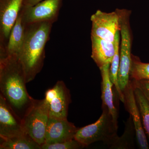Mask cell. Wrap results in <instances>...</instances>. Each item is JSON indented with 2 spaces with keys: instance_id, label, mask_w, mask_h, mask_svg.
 Instances as JSON below:
<instances>
[{
  "instance_id": "1",
  "label": "cell",
  "mask_w": 149,
  "mask_h": 149,
  "mask_svg": "<svg viewBox=\"0 0 149 149\" xmlns=\"http://www.w3.org/2000/svg\"><path fill=\"white\" fill-rule=\"evenodd\" d=\"M26 83L18 56L0 58L1 95L21 119L35 100L27 93Z\"/></svg>"
},
{
  "instance_id": "2",
  "label": "cell",
  "mask_w": 149,
  "mask_h": 149,
  "mask_svg": "<svg viewBox=\"0 0 149 149\" xmlns=\"http://www.w3.org/2000/svg\"><path fill=\"white\" fill-rule=\"evenodd\" d=\"M53 23L26 24L23 45L19 58L24 70L26 83L32 81L42 70L45 58V47Z\"/></svg>"
},
{
  "instance_id": "3",
  "label": "cell",
  "mask_w": 149,
  "mask_h": 149,
  "mask_svg": "<svg viewBox=\"0 0 149 149\" xmlns=\"http://www.w3.org/2000/svg\"><path fill=\"white\" fill-rule=\"evenodd\" d=\"M100 117L94 123L78 128L74 139L85 147L99 141L108 146L118 136V123L106 109H102Z\"/></svg>"
},
{
  "instance_id": "4",
  "label": "cell",
  "mask_w": 149,
  "mask_h": 149,
  "mask_svg": "<svg viewBox=\"0 0 149 149\" xmlns=\"http://www.w3.org/2000/svg\"><path fill=\"white\" fill-rule=\"evenodd\" d=\"M120 19L121 45L120 63L118 72V83L122 93L130 83L132 45V31L130 24L131 11L116 9Z\"/></svg>"
},
{
  "instance_id": "5",
  "label": "cell",
  "mask_w": 149,
  "mask_h": 149,
  "mask_svg": "<svg viewBox=\"0 0 149 149\" xmlns=\"http://www.w3.org/2000/svg\"><path fill=\"white\" fill-rule=\"evenodd\" d=\"M49 112L45 100H34L22 119L24 132L37 143L45 144L49 120Z\"/></svg>"
},
{
  "instance_id": "6",
  "label": "cell",
  "mask_w": 149,
  "mask_h": 149,
  "mask_svg": "<svg viewBox=\"0 0 149 149\" xmlns=\"http://www.w3.org/2000/svg\"><path fill=\"white\" fill-rule=\"evenodd\" d=\"M45 100L49 117L67 118L68 107L71 103L70 92L63 81H57L45 93Z\"/></svg>"
},
{
  "instance_id": "7",
  "label": "cell",
  "mask_w": 149,
  "mask_h": 149,
  "mask_svg": "<svg viewBox=\"0 0 149 149\" xmlns=\"http://www.w3.org/2000/svg\"><path fill=\"white\" fill-rule=\"evenodd\" d=\"M62 0H43L33 6H24L22 9L26 24L41 22L54 24L58 19Z\"/></svg>"
},
{
  "instance_id": "8",
  "label": "cell",
  "mask_w": 149,
  "mask_h": 149,
  "mask_svg": "<svg viewBox=\"0 0 149 149\" xmlns=\"http://www.w3.org/2000/svg\"><path fill=\"white\" fill-rule=\"evenodd\" d=\"M91 36L114 42L116 35L120 31V19L117 10L106 13L97 10L91 17Z\"/></svg>"
},
{
  "instance_id": "9",
  "label": "cell",
  "mask_w": 149,
  "mask_h": 149,
  "mask_svg": "<svg viewBox=\"0 0 149 149\" xmlns=\"http://www.w3.org/2000/svg\"><path fill=\"white\" fill-rule=\"evenodd\" d=\"M24 0H1L0 52H3L11 29L24 6Z\"/></svg>"
},
{
  "instance_id": "10",
  "label": "cell",
  "mask_w": 149,
  "mask_h": 149,
  "mask_svg": "<svg viewBox=\"0 0 149 149\" xmlns=\"http://www.w3.org/2000/svg\"><path fill=\"white\" fill-rule=\"evenodd\" d=\"M25 133L21 118L0 95V138H11Z\"/></svg>"
},
{
  "instance_id": "11",
  "label": "cell",
  "mask_w": 149,
  "mask_h": 149,
  "mask_svg": "<svg viewBox=\"0 0 149 149\" xmlns=\"http://www.w3.org/2000/svg\"><path fill=\"white\" fill-rule=\"evenodd\" d=\"M123 103L125 109L129 113L133 120L139 148L148 149L149 146L148 139L143 127L141 115L136 103L133 86L130 81L129 85L123 91Z\"/></svg>"
},
{
  "instance_id": "12",
  "label": "cell",
  "mask_w": 149,
  "mask_h": 149,
  "mask_svg": "<svg viewBox=\"0 0 149 149\" xmlns=\"http://www.w3.org/2000/svg\"><path fill=\"white\" fill-rule=\"evenodd\" d=\"M78 128L73 123L68 121L67 118L49 117L45 144L56 143L74 139Z\"/></svg>"
},
{
  "instance_id": "13",
  "label": "cell",
  "mask_w": 149,
  "mask_h": 149,
  "mask_svg": "<svg viewBox=\"0 0 149 149\" xmlns=\"http://www.w3.org/2000/svg\"><path fill=\"white\" fill-rule=\"evenodd\" d=\"M110 64H107L100 69L102 77V109H107L115 122L118 123V111L113 102V86L110 78L109 75Z\"/></svg>"
},
{
  "instance_id": "14",
  "label": "cell",
  "mask_w": 149,
  "mask_h": 149,
  "mask_svg": "<svg viewBox=\"0 0 149 149\" xmlns=\"http://www.w3.org/2000/svg\"><path fill=\"white\" fill-rule=\"evenodd\" d=\"M92 42L91 57L100 69L111 64L115 53V43L91 36Z\"/></svg>"
},
{
  "instance_id": "15",
  "label": "cell",
  "mask_w": 149,
  "mask_h": 149,
  "mask_svg": "<svg viewBox=\"0 0 149 149\" xmlns=\"http://www.w3.org/2000/svg\"><path fill=\"white\" fill-rule=\"evenodd\" d=\"M26 25L23 20L21 10L11 29L5 49L0 52V58L19 55L24 41Z\"/></svg>"
},
{
  "instance_id": "16",
  "label": "cell",
  "mask_w": 149,
  "mask_h": 149,
  "mask_svg": "<svg viewBox=\"0 0 149 149\" xmlns=\"http://www.w3.org/2000/svg\"><path fill=\"white\" fill-rule=\"evenodd\" d=\"M136 130L133 120L129 116L125 123L124 133L121 136L118 135L108 146L110 149H129L135 148Z\"/></svg>"
},
{
  "instance_id": "17",
  "label": "cell",
  "mask_w": 149,
  "mask_h": 149,
  "mask_svg": "<svg viewBox=\"0 0 149 149\" xmlns=\"http://www.w3.org/2000/svg\"><path fill=\"white\" fill-rule=\"evenodd\" d=\"M0 139L1 149H42L41 146L26 133L11 138Z\"/></svg>"
},
{
  "instance_id": "18",
  "label": "cell",
  "mask_w": 149,
  "mask_h": 149,
  "mask_svg": "<svg viewBox=\"0 0 149 149\" xmlns=\"http://www.w3.org/2000/svg\"><path fill=\"white\" fill-rule=\"evenodd\" d=\"M120 31H118L115 38V53L110 66L109 75L110 78L117 93L118 96L119 100L123 103V93L120 91L118 83V72L120 63Z\"/></svg>"
},
{
  "instance_id": "19",
  "label": "cell",
  "mask_w": 149,
  "mask_h": 149,
  "mask_svg": "<svg viewBox=\"0 0 149 149\" xmlns=\"http://www.w3.org/2000/svg\"><path fill=\"white\" fill-rule=\"evenodd\" d=\"M132 85L143 127L149 140V101L139 88Z\"/></svg>"
},
{
  "instance_id": "20",
  "label": "cell",
  "mask_w": 149,
  "mask_h": 149,
  "mask_svg": "<svg viewBox=\"0 0 149 149\" xmlns=\"http://www.w3.org/2000/svg\"><path fill=\"white\" fill-rule=\"evenodd\" d=\"M130 80H149V63L141 61L138 56L132 55Z\"/></svg>"
},
{
  "instance_id": "21",
  "label": "cell",
  "mask_w": 149,
  "mask_h": 149,
  "mask_svg": "<svg viewBox=\"0 0 149 149\" xmlns=\"http://www.w3.org/2000/svg\"><path fill=\"white\" fill-rule=\"evenodd\" d=\"M85 147L74 139L56 143L44 144L41 146L42 149H79Z\"/></svg>"
},
{
  "instance_id": "22",
  "label": "cell",
  "mask_w": 149,
  "mask_h": 149,
  "mask_svg": "<svg viewBox=\"0 0 149 149\" xmlns=\"http://www.w3.org/2000/svg\"><path fill=\"white\" fill-rule=\"evenodd\" d=\"M132 85L139 88L149 101V80H130Z\"/></svg>"
},
{
  "instance_id": "23",
  "label": "cell",
  "mask_w": 149,
  "mask_h": 149,
  "mask_svg": "<svg viewBox=\"0 0 149 149\" xmlns=\"http://www.w3.org/2000/svg\"><path fill=\"white\" fill-rule=\"evenodd\" d=\"M43 0H24V6H33Z\"/></svg>"
}]
</instances>
